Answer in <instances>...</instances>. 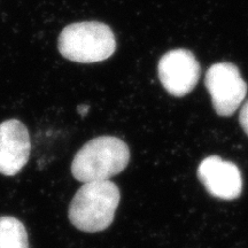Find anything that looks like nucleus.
Masks as SVG:
<instances>
[{"mask_svg":"<svg viewBox=\"0 0 248 248\" xmlns=\"http://www.w3.org/2000/svg\"><path fill=\"white\" fill-rule=\"evenodd\" d=\"M159 77L168 93L175 97H184L199 80L200 64L187 49H173L161 58Z\"/></svg>","mask_w":248,"mask_h":248,"instance_id":"obj_5","label":"nucleus"},{"mask_svg":"<svg viewBox=\"0 0 248 248\" xmlns=\"http://www.w3.org/2000/svg\"><path fill=\"white\" fill-rule=\"evenodd\" d=\"M239 122H240V125L243 126L244 131L246 132V135L248 136V101L245 102L243 108H241L240 115H239Z\"/></svg>","mask_w":248,"mask_h":248,"instance_id":"obj_9","label":"nucleus"},{"mask_svg":"<svg viewBox=\"0 0 248 248\" xmlns=\"http://www.w3.org/2000/svg\"><path fill=\"white\" fill-rule=\"evenodd\" d=\"M197 173L201 184L212 197L222 200H234L240 197L243 178L234 163L213 155L200 163Z\"/></svg>","mask_w":248,"mask_h":248,"instance_id":"obj_6","label":"nucleus"},{"mask_svg":"<svg viewBox=\"0 0 248 248\" xmlns=\"http://www.w3.org/2000/svg\"><path fill=\"white\" fill-rule=\"evenodd\" d=\"M31 150L27 126L21 121L11 119L0 124V173L17 175L29 160Z\"/></svg>","mask_w":248,"mask_h":248,"instance_id":"obj_7","label":"nucleus"},{"mask_svg":"<svg viewBox=\"0 0 248 248\" xmlns=\"http://www.w3.org/2000/svg\"><path fill=\"white\" fill-rule=\"evenodd\" d=\"M130 162V150L122 139L101 136L86 142L71 162L74 178L82 183L109 181Z\"/></svg>","mask_w":248,"mask_h":248,"instance_id":"obj_2","label":"nucleus"},{"mask_svg":"<svg viewBox=\"0 0 248 248\" xmlns=\"http://www.w3.org/2000/svg\"><path fill=\"white\" fill-rule=\"evenodd\" d=\"M58 49L70 61L94 63L114 54L116 39L107 24L86 21L64 27L59 36Z\"/></svg>","mask_w":248,"mask_h":248,"instance_id":"obj_3","label":"nucleus"},{"mask_svg":"<svg viewBox=\"0 0 248 248\" xmlns=\"http://www.w3.org/2000/svg\"><path fill=\"white\" fill-rule=\"evenodd\" d=\"M0 248H29L26 226L20 219L0 217Z\"/></svg>","mask_w":248,"mask_h":248,"instance_id":"obj_8","label":"nucleus"},{"mask_svg":"<svg viewBox=\"0 0 248 248\" xmlns=\"http://www.w3.org/2000/svg\"><path fill=\"white\" fill-rule=\"evenodd\" d=\"M89 109L90 107L88 105H79L78 107H77V111H78V114L80 116H86V114L89 113Z\"/></svg>","mask_w":248,"mask_h":248,"instance_id":"obj_10","label":"nucleus"},{"mask_svg":"<svg viewBox=\"0 0 248 248\" xmlns=\"http://www.w3.org/2000/svg\"><path fill=\"white\" fill-rule=\"evenodd\" d=\"M204 84L219 116L233 115L247 94V84L239 69L229 62L213 64L207 71Z\"/></svg>","mask_w":248,"mask_h":248,"instance_id":"obj_4","label":"nucleus"},{"mask_svg":"<svg viewBox=\"0 0 248 248\" xmlns=\"http://www.w3.org/2000/svg\"><path fill=\"white\" fill-rule=\"evenodd\" d=\"M121 199L120 190L110 181L84 183L69 206V221L80 231L100 232L110 226Z\"/></svg>","mask_w":248,"mask_h":248,"instance_id":"obj_1","label":"nucleus"}]
</instances>
